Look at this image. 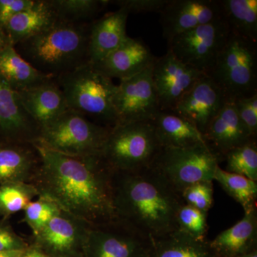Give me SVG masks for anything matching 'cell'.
Instances as JSON below:
<instances>
[{
    "instance_id": "obj_1",
    "label": "cell",
    "mask_w": 257,
    "mask_h": 257,
    "mask_svg": "<svg viewBox=\"0 0 257 257\" xmlns=\"http://www.w3.org/2000/svg\"><path fill=\"white\" fill-rule=\"evenodd\" d=\"M32 145L40 162L32 183L40 194L91 226L116 220L114 172L101 155L67 156Z\"/></svg>"
},
{
    "instance_id": "obj_2",
    "label": "cell",
    "mask_w": 257,
    "mask_h": 257,
    "mask_svg": "<svg viewBox=\"0 0 257 257\" xmlns=\"http://www.w3.org/2000/svg\"><path fill=\"white\" fill-rule=\"evenodd\" d=\"M184 204L180 194L152 168L114 172L116 220L153 239L178 229L177 215Z\"/></svg>"
},
{
    "instance_id": "obj_3",
    "label": "cell",
    "mask_w": 257,
    "mask_h": 257,
    "mask_svg": "<svg viewBox=\"0 0 257 257\" xmlns=\"http://www.w3.org/2000/svg\"><path fill=\"white\" fill-rule=\"evenodd\" d=\"M91 23L59 20L15 48L37 70L57 78L89 62Z\"/></svg>"
},
{
    "instance_id": "obj_4",
    "label": "cell",
    "mask_w": 257,
    "mask_h": 257,
    "mask_svg": "<svg viewBox=\"0 0 257 257\" xmlns=\"http://www.w3.org/2000/svg\"><path fill=\"white\" fill-rule=\"evenodd\" d=\"M55 79L69 109L106 127L116 124L117 117L113 103L116 84L96 70L92 64L87 62Z\"/></svg>"
},
{
    "instance_id": "obj_5",
    "label": "cell",
    "mask_w": 257,
    "mask_h": 257,
    "mask_svg": "<svg viewBox=\"0 0 257 257\" xmlns=\"http://www.w3.org/2000/svg\"><path fill=\"white\" fill-rule=\"evenodd\" d=\"M162 149L152 121L117 123L100 155L114 172H135L151 167Z\"/></svg>"
},
{
    "instance_id": "obj_6",
    "label": "cell",
    "mask_w": 257,
    "mask_h": 257,
    "mask_svg": "<svg viewBox=\"0 0 257 257\" xmlns=\"http://www.w3.org/2000/svg\"><path fill=\"white\" fill-rule=\"evenodd\" d=\"M110 128L69 109L40 128L35 145L72 157L100 155Z\"/></svg>"
},
{
    "instance_id": "obj_7",
    "label": "cell",
    "mask_w": 257,
    "mask_h": 257,
    "mask_svg": "<svg viewBox=\"0 0 257 257\" xmlns=\"http://www.w3.org/2000/svg\"><path fill=\"white\" fill-rule=\"evenodd\" d=\"M228 100L257 92V43L230 32L209 74Z\"/></svg>"
},
{
    "instance_id": "obj_8",
    "label": "cell",
    "mask_w": 257,
    "mask_h": 257,
    "mask_svg": "<svg viewBox=\"0 0 257 257\" xmlns=\"http://www.w3.org/2000/svg\"><path fill=\"white\" fill-rule=\"evenodd\" d=\"M223 157L207 143L182 148H162L151 167L180 194L198 182L213 181Z\"/></svg>"
},
{
    "instance_id": "obj_9",
    "label": "cell",
    "mask_w": 257,
    "mask_h": 257,
    "mask_svg": "<svg viewBox=\"0 0 257 257\" xmlns=\"http://www.w3.org/2000/svg\"><path fill=\"white\" fill-rule=\"evenodd\" d=\"M224 18L182 32L167 41L169 52L177 60L209 75L229 36Z\"/></svg>"
},
{
    "instance_id": "obj_10",
    "label": "cell",
    "mask_w": 257,
    "mask_h": 257,
    "mask_svg": "<svg viewBox=\"0 0 257 257\" xmlns=\"http://www.w3.org/2000/svg\"><path fill=\"white\" fill-rule=\"evenodd\" d=\"M84 257H152V240L116 219L91 226Z\"/></svg>"
},
{
    "instance_id": "obj_11",
    "label": "cell",
    "mask_w": 257,
    "mask_h": 257,
    "mask_svg": "<svg viewBox=\"0 0 257 257\" xmlns=\"http://www.w3.org/2000/svg\"><path fill=\"white\" fill-rule=\"evenodd\" d=\"M113 103L117 123L153 121L161 109L152 79V64L140 73L120 81Z\"/></svg>"
},
{
    "instance_id": "obj_12",
    "label": "cell",
    "mask_w": 257,
    "mask_h": 257,
    "mask_svg": "<svg viewBox=\"0 0 257 257\" xmlns=\"http://www.w3.org/2000/svg\"><path fill=\"white\" fill-rule=\"evenodd\" d=\"M91 225L61 210L37 234L34 246L50 257H84Z\"/></svg>"
},
{
    "instance_id": "obj_13",
    "label": "cell",
    "mask_w": 257,
    "mask_h": 257,
    "mask_svg": "<svg viewBox=\"0 0 257 257\" xmlns=\"http://www.w3.org/2000/svg\"><path fill=\"white\" fill-rule=\"evenodd\" d=\"M206 74L186 65L167 51L152 64V79L161 111H170Z\"/></svg>"
},
{
    "instance_id": "obj_14",
    "label": "cell",
    "mask_w": 257,
    "mask_h": 257,
    "mask_svg": "<svg viewBox=\"0 0 257 257\" xmlns=\"http://www.w3.org/2000/svg\"><path fill=\"white\" fill-rule=\"evenodd\" d=\"M228 101L209 76L199 79L170 112L188 120L203 135L214 116Z\"/></svg>"
},
{
    "instance_id": "obj_15",
    "label": "cell",
    "mask_w": 257,
    "mask_h": 257,
    "mask_svg": "<svg viewBox=\"0 0 257 257\" xmlns=\"http://www.w3.org/2000/svg\"><path fill=\"white\" fill-rule=\"evenodd\" d=\"M160 14L167 41L182 32L222 18L219 0H170Z\"/></svg>"
},
{
    "instance_id": "obj_16",
    "label": "cell",
    "mask_w": 257,
    "mask_h": 257,
    "mask_svg": "<svg viewBox=\"0 0 257 257\" xmlns=\"http://www.w3.org/2000/svg\"><path fill=\"white\" fill-rule=\"evenodd\" d=\"M40 131L18 92L0 77V139L5 143L32 145L38 140Z\"/></svg>"
},
{
    "instance_id": "obj_17",
    "label": "cell",
    "mask_w": 257,
    "mask_h": 257,
    "mask_svg": "<svg viewBox=\"0 0 257 257\" xmlns=\"http://www.w3.org/2000/svg\"><path fill=\"white\" fill-rule=\"evenodd\" d=\"M155 58L143 41L128 37L117 49L92 64L106 77L121 81L143 72L153 64Z\"/></svg>"
},
{
    "instance_id": "obj_18",
    "label": "cell",
    "mask_w": 257,
    "mask_h": 257,
    "mask_svg": "<svg viewBox=\"0 0 257 257\" xmlns=\"http://www.w3.org/2000/svg\"><path fill=\"white\" fill-rule=\"evenodd\" d=\"M130 12L119 8L91 23L88 57L95 64L117 49L128 38L126 23Z\"/></svg>"
},
{
    "instance_id": "obj_19",
    "label": "cell",
    "mask_w": 257,
    "mask_h": 257,
    "mask_svg": "<svg viewBox=\"0 0 257 257\" xmlns=\"http://www.w3.org/2000/svg\"><path fill=\"white\" fill-rule=\"evenodd\" d=\"M211 150L224 158V155L235 147L252 140L240 120L232 101L228 100L211 120L204 135Z\"/></svg>"
},
{
    "instance_id": "obj_20",
    "label": "cell",
    "mask_w": 257,
    "mask_h": 257,
    "mask_svg": "<svg viewBox=\"0 0 257 257\" xmlns=\"http://www.w3.org/2000/svg\"><path fill=\"white\" fill-rule=\"evenodd\" d=\"M27 112L41 128L69 110L64 93L55 79L18 92Z\"/></svg>"
},
{
    "instance_id": "obj_21",
    "label": "cell",
    "mask_w": 257,
    "mask_h": 257,
    "mask_svg": "<svg viewBox=\"0 0 257 257\" xmlns=\"http://www.w3.org/2000/svg\"><path fill=\"white\" fill-rule=\"evenodd\" d=\"M58 20L49 0H35L32 6L10 19L3 28L8 41L15 47L45 31Z\"/></svg>"
},
{
    "instance_id": "obj_22",
    "label": "cell",
    "mask_w": 257,
    "mask_h": 257,
    "mask_svg": "<svg viewBox=\"0 0 257 257\" xmlns=\"http://www.w3.org/2000/svg\"><path fill=\"white\" fill-rule=\"evenodd\" d=\"M256 207L244 212L241 220L209 241L216 254L223 257L243 256L256 249Z\"/></svg>"
},
{
    "instance_id": "obj_23",
    "label": "cell",
    "mask_w": 257,
    "mask_h": 257,
    "mask_svg": "<svg viewBox=\"0 0 257 257\" xmlns=\"http://www.w3.org/2000/svg\"><path fill=\"white\" fill-rule=\"evenodd\" d=\"M39 162L33 145L5 143L0 147V185L15 182L32 183Z\"/></svg>"
},
{
    "instance_id": "obj_24",
    "label": "cell",
    "mask_w": 257,
    "mask_h": 257,
    "mask_svg": "<svg viewBox=\"0 0 257 257\" xmlns=\"http://www.w3.org/2000/svg\"><path fill=\"white\" fill-rule=\"evenodd\" d=\"M0 77L18 92L55 79L35 68L10 42L0 51Z\"/></svg>"
},
{
    "instance_id": "obj_25",
    "label": "cell",
    "mask_w": 257,
    "mask_h": 257,
    "mask_svg": "<svg viewBox=\"0 0 257 257\" xmlns=\"http://www.w3.org/2000/svg\"><path fill=\"white\" fill-rule=\"evenodd\" d=\"M162 148H182L206 143L204 135L188 120L160 111L152 121Z\"/></svg>"
},
{
    "instance_id": "obj_26",
    "label": "cell",
    "mask_w": 257,
    "mask_h": 257,
    "mask_svg": "<svg viewBox=\"0 0 257 257\" xmlns=\"http://www.w3.org/2000/svg\"><path fill=\"white\" fill-rule=\"evenodd\" d=\"M152 257H215L207 240L194 239L178 229L151 239Z\"/></svg>"
},
{
    "instance_id": "obj_27",
    "label": "cell",
    "mask_w": 257,
    "mask_h": 257,
    "mask_svg": "<svg viewBox=\"0 0 257 257\" xmlns=\"http://www.w3.org/2000/svg\"><path fill=\"white\" fill-rule=\"evenodd\" d=\"M230 32L257 43V0H219Z\"/></svg>"
},
{
    "instance_id": "obj_28",
    "label": "cell",
    "mask_w": 257,
    "mask_h": 257,
    "mask_svg": "<svg viewBox=\"0 0 257 257\" xmlns=\"http://www.w3.org/2000/svg\"><path fill=\"white\" fill-rule=\"evenodd\" d=\"M213 181L220 184L221 188L239 203L243 212L256 207L257 182L227 172L221 169L220 166L216 167Z\"/></svg>"
},
{
    "instance_id": "obj_29",
    "label": "cell",
    "mask_w": 257,
    "mask_h": 257,
    "mask_svg": "<svg viewBox=\"0 0 257 257\" xmlns=\"http://www.w3.org/2000/svg\"><path fill=\"white\" fill-rule=\"evenodd\" d=\"M40 195L35 184L30 182H9L0 185V216L5 219L23 211Z\"/></svg>"
},
{
    "instance_id": "obj_30",
    "label": "cell",
    "mask_w": 257,
    "mask_h": 257,
    "mask_svg": "<svg viewBox=\"0 0 257 257\" xmlns=\"http://www.w3.org/2000/svg\"><path fill=\"white\" fill-rule=\"evenodd\" d=\"M59 20L87 23L110 3L108 0H49Z\"/></svg>"
},
{
    "instance_id": "obj_31",
    "label": "cell",
    "mask_w": 257,
    "mask_h": 257,
    "mask_svg": "<svg viewBox=\"0 0 257 257\" xmlns=\"http://www.w3.org/2000/svg\"><path fill=\"white\" fill-rule=\"evenodd\" d=\"M224 158L226 162V171L257 182L256 140L229 150Z\"/></svg>"
},
{
    "instance_id": "obj_32",
    "label": "cell",
    "mask_w": 257,
    "mask_h": 257,
    "mask_svg": "<svg viewBox=\"0 0 257 257\" xmlns=\"http://www.w3.org/2000/svg\"><path fill=\"white\" fill-rule=\"evenodd\" d=\"M62 210L60 206L47 196L40 194L24 209L23 221L32 230V236L37 234Z\"/></svg>"
},
{
    "instance_id": "obj_33",
    "label": "cell",
    "mask_w": 257,
    "mask_h": 257,
    "mask_svg": "<svg viewBox=\"0 0 257 257\" xmlns=\"http://www.w3.org/2000/svg\"><path fill=\"white\" fill-rule=\"evenodd\" d=\"M207 214V213L184 204L179 208L177 212V227L194 239L205 240Z\"/></svg>"
},
{
    "instance_id": "obj_34",
    "label": "cell",
    "mask_w": 257,
    "mask_h": 257,
    "mask_svg": "<svg viewBox=\"0 0 257 257\" xmlns=\"http://www.w3.org/2000/svg\"><path fill=\"white\" fill-rule=\"evenodd\" d=\"M213 181H206L186 187L180 195L184 204L208 214L213 204Z\"/></svg>"
},
{
    "instance_id": "obj_35",
    "label": "cell",
    "mask_w": 257,
    "mask_h": 257,
    "mask_svg": "<svg viewBox=\"0 0 257 257\" xmlns=\"http://www.w3.org/2000/svg\"><path fill=\"white\" fill-rule=\"evenodd\" d=\"M233 104L240 120L251 135H257V92L251 95L240 96L234 99Z\"/></svg>"
},
{
    "instance_id": "obj_36",
    "label": "cell",
    "mask_w": 257,
    "mask_h": 257,
    "mask_svg": "<svg viewBox=\"0 0 257 257\" xmlns=\"http://www.w3.org/2000/svg\"><path fill=\"white\" fill-rule=\"evenodd\" d=\"M170 0H117L111 1L119 8L127 10L130 13H160Z\"/></svg>"
},
{
    "instance_id": "obj_37",
    "label": "cell",
    "mask_w": 257,
    "mask_h": 257,
    "mask_svg": "<svg viewBox=\"0 0 257 257\" xmlns=\"http://www.w3.org/2000/svg\"><path fill=\"white\" fill-rule=\"evenodd\" d=\"M28 246L26 241L15 232L11 225L7 221H0V251H21Z\"/></svg>"
},
{
    "instance_id": "obj_38",
    "label": "cell",
    "mask_w": 257,
    "mask_h": 257,
    "mask_svg": "<svg viewBox=\"0 0 257 257\" xmlns=\"http://www.w3.org/2000/svg\"><path fill=\"white\" fill-rule=\"evenodd\" d=\"M35 0H0V24H5L23 10L33 5Z\"/></svg>"
},
{
    "instance_id": "obj_39",
    "label": "cell",
    "mask_w": 257,
    "mask_h": 257,
    "mask_svg": "<svg viewBox=\"0 0 257 257\" xmlns=\"http://www.w3.org/2000/svg\"><path fill=\"white\" fill-rule=\"evenodd\" d=\"M21 257H50L37 246H29L24 250Z\"/></svg>"
},
{
    "instance_id": "obj_40",
    "label": "cell",
    "mask_w": 257,
    "mask_h": 257,
    "mask_svg": "<svg viewBox=\"0 0 257 257\" xmlns=\"http://www.w3.org/2000/svg\"><path fill=\"white\" fill-rule=\"evenodd\" d=\"M9 42L8 37L6 36V34H5L4 28L0 24V51L3 50L5 45Z\"/></svg>"
},
{
    "instance_id": "obj_41",
    "label": "cell",
    "mask_w": 257,
    "mask_h": 257,
    "mask_svg": "<svg viewBox=\"0 0 257 257\" xmlns=\"http://www.w3.org/2000/svg\"><path fill=\"white\" fill-rule=\"evenodd\" d=\"M23 251H0V257H21Z\"/></svg>"
},
{
    "instance_id": "obj_42",
    "label": "cell",
    "mask_w": 257,
    "mask_h": 257,
    "mask_svg": "<svg viewBox=\"0 0 257 257\" xmlns=\"http://www.w3.org/2000/svg\"><path fill=\"white\" fill-rule=\"evenodd\" d=\"M239 257H257V248L251 251V252L246 253V254L243 255V256Z\"/></svg>"
},
{
    "instance_id": "obj_43",
    "label": "cell",
    "mask_w": 257,
    "mask_h": 257,
    "mask_svg": "<svg viewBox=\"0 0 257 257\" xmlns=\"http://www.w3.org/2000/svg\"><path fill=\"white\" fill-rule=\"evenodd\" d=\"M5 143L3 141V140H1V139H0V147H2L3 146V145H5Z\"/></svg>"
},
{
    "instance_id": "obj_44",
    "label": "cell",
    "mask_w": 257,
    "mask_h": 257,
    "mask_svg": "<svg viewBox=\"0 0 257 257\" xmlns=\"http://www.w3.org/2000/svg\"><path fill=\"white\" fill-rule=\"evenodd\" d=\"M215 257H223V256H218V255H216V256Z\"/></svg>"
}]
</instances>
